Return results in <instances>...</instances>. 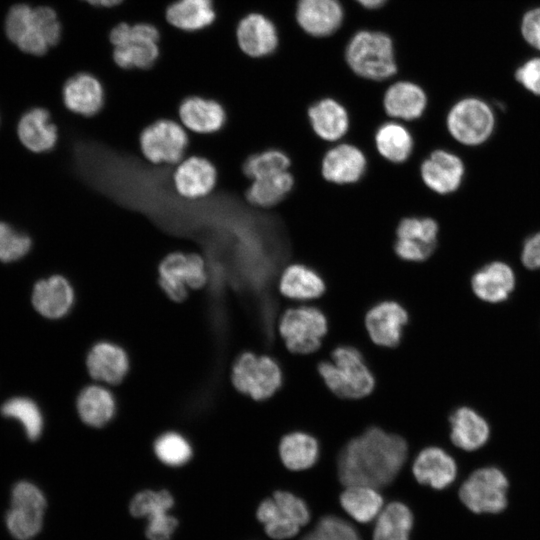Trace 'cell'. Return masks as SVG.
<instances>
[{
    "label": "cell",
    "instance_id": "6da1fadb",
    "mask_svg": "<svg viewBox=\"0 0 540 540\" xmlns=\"http://www.w3.org/2000/svg\"><path fill=\"white\" fill-rule=\"evenodd\" d=\"M411 462L407 442L399 435L370 427L352 438L337 460L338 477L343 485L388 488Z\"/></svg>",
    "mask_w": 540,
    "mask_h": 540
},
{
    "label": "cell",
    "instance_id": "7a4b0ae2",
    "mask_svg": "<svg viewBox=\"0 0 540 540\" xmlns=\"http://www.w3.org/2000/svg\"><path fill=\"white\" fill-rule=\"evenodd\" d=\"M5 29L8 38L22 51L43 55L60 40L61 24L52 8L18 4L9 10Z\"/></svg>",
    "mask_w": 540,
    "mask_h": 540
},
{
    "label": "cell",
    "instance_id": "3957f363",
    "mask_svg": "<svg viewBox=\"0 0 540 540\" xmlns=\"http://www.w3.org/2000/svg\"><path fill=\"white\" fill-rule=\"evenodd\" d=\"M318 371L328 389L344 399L367 396L375 378L361 352L347 345L334 348L329 359L318 363Z\"/></svg>",
    "mask_w": 540,
    "mask_h": 540
},
{
    "label": "cell",
    "instance_id": "277c9868",
    "mask_svg": "<svg viewBox=\"0 0 540 540\" xmlns=\"http://www.w3.org/2000/svg\"><path fill=\"white\" fill-rule=\"evenodd\" d=\"M451 140L465 147H476L493 135L496 117L492 107L482 98L466 96L455 101L444 118Z\"/></svg>",
    "mask_w": 540,
    "mask_h": 540
},
{
    "label": "cell",
    "instance_id": "5b68a950",
    "mask_svg": "<svg viewBox=\"0 0 540 540\" xmlns=\"http://www.w3.org/2000/svg\"><path fill=\"white\" fill-rule=\"evenodd\" d=\"M277 329L288 351L310 354L321 347L328 332V321L312 303H292L281 313Z\"/></svg>",
    "mask_w": 540,
    "mask_h": 540
},
{
    "label": "cell",
    "instance_id": "8992f818",
    "mask_svg": "<svg viewBox=\"0 0 540 540\" xmlns=\"http://www.w3.org/2000/svg\"><path fill=\"white\" fill-rule=\"evenodd\" d=\"M230 381L241 394L256 401H263L280 389L283 373L272 356L244 351L231 365Z\"/></svg>",
    "mask_w": 540,
    "mask_h": 540
},
{
    "label": "cell",
    "instance_id": "52a82bcc",
    "mask_svg": "<svg viewBox=\"0 0 540 540\" xmlns=\"http://www.w3.org/2000/svg\"><path fill=\"white\" fill-rule=\"evenodd\" d=\"M346 59L353 72L367 80L384 81L397 71L392 41L381 32L355 34L347 46Z\"/></svg>",
    "mask_w": 540,
    "mask_h": 540
},
{
    "label": "cell",
    "instance_id": "ba28073f",
    "mask_svg": "<svg viewBox=\"0 0 540 540\" xmlns=\"http://www.w3.org/2000/svg\"><path fill=\"white\" fill-rule=\"evenodd\" d=\"M113 59L123 69H148L159 56L160 34L150 23H119L110 32Z\"/></svg>",
    "mask_w": 540,
    "mask_h": 540
},
{
    "label": "cell",
    "instance_id": "9c48e42d",
    "mask_svg": "<svg viewBox=\"0 0 540 540\" xmlns=\"http://www.w3.org/2000/svg\"><path fill=\"white\" fill-rule=\"evenodd\" d=\"M257 518L268 536L283 540L294 537L309 522L310 512L302 498L289 490L278 489L259 504Z\"/></svg>",
    "mask_w": 540,
    "mask_h": 540
},
{
    "label": "cell",
    "instance_id": "30bf717a",
    "mask_svg": "<svg viewBox=\"0 0 540 540\" xmlns=\"http://www.w3.org/2000/svg\"><path fill=\"white\" fill-rule=\"evenodd\" d=\"M204 259L195 253L173 252L163 258L158 267V283L172 301L181 302L188 289H200L207 282Z\"/></svg>",
    "mask_w": 540,
    "mask_h": 540
},
{
    "label": "cell",
    "instance_id": "8fae6325",
    "mask_svg": "<svg viewBox=\"0 0 540 540\" xmlns=\"http://www.w3.org/2000/svg\"><path fill=\"white\" fill-rule=\"evenodd\" d=\"M508 479L496 467L474 471L461 485L459 498L474 513H499L507 506Z\"/></svg>",
    "mask_w": 540,
    "mask_h": 540
},
{
    "label": "cell",
    "instance_id": "7c38bea8",
    "mask_svg": "<svg viewBox=\"0 0 540 540\" xmlns=\"http://www.w3.org/2000/svg\"><path fill=\"white\" fill-rule=\"evenodd\" d=\"M140 149L153 164L179 163L187 150L189 138L183 125L171 119H159L140 134Z\"/></svg>",
    "mask_w": 540,
    "mask_h": 540
},
{
    "label": "cell",
    "instance_id": "4fadbf2b",
    "mask_svg": "<svg viewBox=\"0 0 540 540\" xmlns=\"http://www.w3.org/2000/svg\"><path fill=\"white\" fill-rule=\"evenodd\" d=\"M419 174L429 191L445 197L460 190L465 179L466 166L462 157L453 149L439 147L422 159Z\"/></svg>",
    "mask_w": 540,
    "mask_h": 540
},
{
    "label": "cell",
    "instance_id": "5bb4252c",
    "mask_svg": "<svg viewBox=\"0 0 540 540\" xmlns=\"http://www.w3.org/2000/svg\"><path fill=\"white\" fill-rule=\"evenodd\" d=\"M173 496L167 490H143L131 503L134 517L147 518L146 536L149 540H170L178 521L168 512L173 507Z\"/></svg>",
    "mask_w": 540,
    "mask_h": 540
},
{
    "label": "cell",
    "instance_id": "9a60e30c",
    "mask_svg": "<svg viewBox=\"0 0 540 540\" xmlns=\"http://www.w3.org/2000/svg\"><path fill=\"white\" fill-rule=\"evenodd\" d=\"M364 151L354 143L342 140L329 145L321 160L322 177L329 183L347 186L358 183L367 171Z\"/></svg>",
    "mask_w": 540,
    "mask_h": 540
},
{
    "label": "cell",
    "instance_id": "2e32d148",
    "mask_svg": "<svg viewBox=\"0 0 540 540\" xmlns=\"http://www.w3.org/2000/svg\"><path fill=\"white\" fill-rule=\"evenodd\" d=\"M411 471L419 485L443 490L455 481L458 467L448 450L430 445L421 449L412 459Z\"/></svg>",
    "mask_w": 540,
    "mask_h": 540
},
{
    "label": "cell",
    "instance_id": "e0dca14e",
    "mask_svg": "<svg viewBox=\"0 0 540 540\" xmlns=\"http://www.w3.org/2000/svg\"><path fill=\"white\" fill-rule=\"evenodd\" d=\"M409 321L407 310L397 301L383 300L373 305L365 315L370 339L378 346L396 347Z\"/></svg>",
    "mask_w": 540,
    "mask_h": 540
},
{
    "label": "cell",
    "instance_id": "ac0fdd59",
    "mask_svg": "<svg viewBox=\"0 0 540 540\" xmlns=\"http://www.w3.org/2000/svg\"><path fill=\"white\" fill-rule=\"evenodd\" d=\"M176 192L188 200L209 195L217 183V170L208 159L192 155L176 164L172 174Z\"/></svg>",
    "mask_w": 540,
    "mask_h": 540
},
{
    "label": "cell",
    "instance_id": "d6986e66",
    "mask_svg": "<svg viewBox=\"0 0 540 540\" xmlns=\"http://www.w3.org/2000/svg\"><path fill=\"white\" fill-rule=\"evenodd\" d=\"M429 105L426 91L407 80L389 85L382 95V106L389 119L410 123L423 117Z\"/></svg>",
    "mask_w": 540,
    "mask_h": 540
},
{
    "label": "cell",
    "instance_id": "ffe728a7",
    "mask_svg": "<svg viewBox=\"0 0 540 540\" xmlns=\"http://www.w3.org/2000/svg\"><path fill=\"white\" fill-rule=\"evenodd\" d=\"M307 117L314 134L331 145L344 140L350 128V114L338 99L324 96L307 109Z\"/></svg>",
    "mask_w": 540,
    "mask_h": 540
},
{
    "label": "cell",
    "instance_id": "44dd1931",
    "mask_svg": "<svg viewBox=\"0 0 540 540\" xmlns=\"http://www.w3.org/2000/svg\"><path fill=\"white\" fill-rule=\"evenodd\" d=\"M277 288L282 297L301 304L319 299L325 293L326 285L314 268L301 262H290L281 270Z\"/></svg>",
    "mask_w": 540,
    "mask_h": 540
},
{
    "label": "cell",
    "instance_id": "7402d4cb",
    "mask_svg": "<svg viewBox=\"0 0 540 540\" xmlns=\"http://www.w3.org/2000/svg\"><path fill=\"white\" fill-rule=\"evenodd\" d=\"M86 368L95 381L118 385L127 376L130 362L121 346L110 341H100L88 351Z\"/></svg>",
    "mask_w": 540,
    "mask_h": 540
},
{
    "label": "cell",
    "instance_id": "603a6c76",
    "mask_svg": "<svg viewBox=\"0 0 540 540\" xmlns=\"http://www.w3.org/2000/svg\"><path fill=\"white\" fill-rule=\"evenodd\" d=\"M474 295L487 303L506 301L516 286V275L506 262L491 261L473 273L470 279Z\"/></svg>",
    "mask_w": 540,
    "mask_h": 540
},
{
    "label": "cell",
    "instance_id": "cb8c5ba5",
    "mask_svg": "<svg viewBox=\"0 0 540 540\" xmlns=\"http://www.w3.org/2000/svg\"><path fill=\"white\" fill-rule=\"evenodd\" d=\"M449 439L454 448L475 451L488 441L490 428L476 410L468 406L455 407L448 416Z\"/></svg>",
    "mask_w": 540,
    "mask_h": 540
},
{
    "label": "cell",
    "instance_id": "d4e9b609",
    "mask_svg": "<svg viewBox=\"0 0 540 540\" xmlns=\"http://www.w3.org/2000/svg\"><path fill=\"white\" fill-rule=\"evenodd\" d=\"M74 301L73 287L61 275H53L38 281L32 293L34 308L49 319H59L67 315Z\"/></svg>",
    "mask_w": 540,
    "mask_h": 540
},
{
    "label": "cell",
    "instance_id": "484cf974",
    "mask_svg": "<svg viewBox=\"0 0 540 540\" xmlns=\"http://www.w3.org/2000/svg\"><path fill=\"white\" fill-rule=\"evenodd\" d=\"M178 115L183 127L198 134L218 132L227 120L226 111L219 102L201 96L185 98Z\"/></svg>",
    "mask_w": 540,
    "mask_h": 540
},
{
    "label": "cell",
    "instance_id": "4316f807",
    "mask_svg": "<svg viewBox=\"0 0 540 540\" xmlns=\"http://www.w3.org/2000/svg\"><path fill=\"white\" fill-rule=\"evenodd\" d=\"M101 82L90 73H78L63 86L62 97L68 110L82 116L97 114L104 104Z\"/></svg>",
    "mask_w": 540,
    "mask_h": 540
},
{
    "label": "cell",
    "instance_id": "83f0119b",
    "mask_svg": "<svg viewBox=\"0 0 540 540\" xmlns=\"http://www.w3.org/2000/svg\"><path fill=\"white\" fill-rule=\"evenodd\" d=\"M236 36L240 49L251 57L267 56L278 44L275 25L259 13L243 17L238 23Z\"/></svg>",
    "mask_w": 540,
    "mask_h": 540
},
{
    "label": "cell",
    "instance_id": "f1b7e54d",
    "mask_svg": "<svg viewBox=\"0 0 540 540\" xmlns=\"http://www.w3.org/2000/svg\"><path fill=\"white\" fill-rule=\"evenodd\" d=\"M294 187V176L290 170L263 174L248 181L244 191L246 202L262 210L278 206Z\"/></svg>",
    "mask_w": 540,
    "mask_h": 540
},
{
    "label": "cell",
    "instance_id": "f546056e",
    "mask_svg": "<svg viewBox=\"0 0 540 540\" xmlns=\"http://www.w3.org/2000/svg\"><path fill=\"white\" fill-rule=\"evenodd\" d=\"M343 10L338 0H299L296 19L313 36H327L341 25Z\"/></svg>",
    "mask_w": 540,
    "mask_h": 540
},
{
    "label": "cell",
    "instance_id": "4dcf8cb0",
    "mask_svg": "<svg viewBox=\"0 0 540 540\" xmlns=\"http://www.w3.org/2000/svg\"><path fill=\"white\" fill-rule=\"evenodd\" d=\"M374 146L384 160L402 164L412 156L415 142L406 123L388 118L377 127L374 133Z\"/></svg>",
    "mask_w": 540,
    "mask_h": 540
},
{
    "label": "cell",
    "instance_id": "1f68e13d",
    "mask_svg": "<svg viewBox=\"0 0 540 540\" xmlns=\"http://www.w3.org/2000/svg\"><path fill=\"white\" fill-rule=\"evenodd\" d=\"M76 408L84 424L99 429L112 421L116 414L117 403L108 388L101 384H91L79 393Z\"/></svg>",
    "mask_w": 540,
    "mask_h": 540
},
{
    "label": "cell",
    "instance_id": "d6a6232c",
    "mask_svg": "<svg viewBox=\"0 0 540 540\" xmlns=\"http://www.w3.org/2000/svg\"><path fill=\"white\" fill-rule=\"evenodd\" d=\"M278 453L286 469L300 472L312 468L317 463L320 445L313 435L305 431H292L281 438Z\"/></svg>",
    "mask_w": 540,
    "mask_h": 540
},
{
    "label": "cell",
    "instance_id": "836d02e7",
    "mask_svg": "<svg viewBox=\"0 0 540 540\" xmlns=\"http://www.w3.org/2000/svg\"><path fill=\"white\" fill-rule=\"evenodd\" d=\"M17 131L22 144L37 153L51 150L58 138L57 127L51 122L49 112L43 108L26 112L18 123Z\"/></svg>",
    "mask_w": 540,
    "mask_h": 540
},
{
    "label": "cell",
    "instance_id": "e575fe53",
    "mask_svg": "<svg viewBox=\"0 0 540 540\" xmlns=\"http://www.w3.org/2000/svg\"><path fill=\"white\" fill-rule=\"evenodd\" d=\"M165 15L170 25L187 32L202 30L216 18L212 0H176Z\"/></svg>",
    "mask_w": 540,
    "mask_h": 540
},
{
    "label": "cell",
    "instance_id": "d590c367",
    "mask_svg": "<svg viewBox=\"0 0 540 540\" xmlns=\"http://www.w3.org/2000/svg\"><path fill=\"white\" fill-rule=\"evenodd\" d=\"M339 501L342 508L361 523H368L379 515L384 503L380 490L366 485L345 486Z\"/></svg>",
    "mask_w": 540,
    "mask_h": 540
},
{
    "label": "cell",
    "instance_id": "8d00e7d4",
    "mask_svg": "<svg viewBox=\"0 0 540 540\" xmlns=\"http://www.w3.org/2000/svg\"><path fill=\"white\" fill-rule=\"evenodd\" d=\"M412 525L410 509L404 503L390 502L378 515L373 540H409Z\"/></svg>",
    "mask_w": 540,
    "mask_h": 540
},
{
    "label": "cell",
    "instance_id": "74e56055",
    "mask_svg": "<svg viewBox=\"0 0 540 540\" xmlns=\"http://www.w3.org/2000/svg\"><path fill=\"white\" fill-rule=\"evenodd\" d=\"M5 417L21 422L27 437L36 440L43 430V417L37 404L29 398L15 397L6 401L1 407Z\"/></svg>",
    "mask_w": 540,
    "mask_h": 540
},
{
    "label": "cell",
    "instance_id": "f35d334b",
    "mask_svg": "<svg viewBox=\"0 0 540 540\" xmlns=\"http://www.w3.org/2000/svg\"><path fill=\"white\" fill-rule=\"evenodd\" d=\"M156 457L165 465L179 467L190 461L193 449L182 434L168 431L156 438L153 444Z\"/></svg>",
    "mask_w": 540,
    "mask_h": 540
},
{
    "label": "cell",
    "instance_id": "ab89813d",
    "mask_svg": "<svg viewBox=\"0 0 540 540\" xmlns=\"http://www.w3.org/2000/svg\"><path fill=\"white\" fill-rule=\"evenodd\" d=\"M291 159L278 148H266L249 155L242 164V172L249 181L257 176L290 170Z\"/></svg>",
    "mask_w": 540,
    "mask_h": 540
},
{
    "label": "cell",
    "instance_id": "60d3db41",
    "mask_svg": "<svg viewBox=\"0 0 540 540\" xmlns=\"http://www.w3.org/2000/svg\"><path fill=\"white\" fill-rule=\"evenodd\" d=\"M396 238L415 240L437 247L440 235L439 222L432 216H405L397 224Z\"/></svg>",
    "mask_w": 540,
    "mask_h": 540
},
{
    "label": "cell",
    "instance_id": "b9f144b4",
    "mask_svg": "<svg viewBox=\"0 0 540 540\" xmlns=\"http://www.w3.org/2000/svg\"><path fill=\"white\" fill-rule=\"evenodd\" d=\"M44 514L11 508L5 522L10 534L17 540H31L42 529Z\"/></svg>",
    "mask_w": 540,
    "mask_h": 540
},
{
    "label": "cell",
    "instance_id": "7bdbcfd3",
    "mask_svg": "<svg viewBox=\"0 0 540 540\" xmlns=\"http://www.w3.org/2000/svg\"><path fill=\"white\" fill-rule=\"evenodd\" d=\"M302 540H361L354 527L336 516H325Z\"/></svg>",
    "mask_w": 540,
    "mask_h": 540
},
{
    "label": "cell",
    "instance_id": "ee69618b",
    "mask_svg": "<svg viewBox=\"0 0 540 540\" xmlns=\"http://www.w3.org/2000/svg\"><path fill=\"white\" fill-rule=\"evenodd\" d=\"M31 239L4 222H0V261L11 262L27 254Z\"/></svg>",
    "mask_w": 540,
    "mask_h": 540
},
{
    "label": "cell",
    "instance_id": "f6af8a7d",
    "mask_svg": "<svg viewBox=\"0 0 540 540\" xmlns=\"http://www.w3.org/2000/svg\"><path fill=\"white\" fill-rule=\"evenodd\" d=\"M11 508L44 514L46 499L36 485L28 481H20L12 489Z\"/></svg>",
    "mask_w": 540,
    "mask_h": 540
},
{
    "label": "cell",
    "instance_id": "bcb514c9",
    "mask_svg": "<svg viewBox=\"0 0 540 540\" xmlns=\"http://www.w3.org/2000/svg\"><path fill=\"white\" fill-rule=\"evenodd\" d=\"M436 248L411 239L395 238L394 241L396 256L400 260L410 263H421L428 260Z\"/></svg>",
    "mask_w": 540,
    "mask_h": 540
},
{
    "label": "cell",
    "instance_id": "7dc6e473",
    "mask_svg": "<svg viewBox=\"0 0 540 540\" xmlns=\"http://www.w3.org/2000/svg\"><path fill=\"white\" fill-rule=\"evenodd\" d=\"M514 77L526 91L540 97V57L524 61L515 69Z\"/></svg>",
    "mask_w": 540,
    "mask_h": 540
},
{
    "label": "cell",
    "instance_id": "c3c4849f",
    "mask_svg": "<svg viewBox=\"0 0 540 540\" xmlns=\"http://www.w3.org/2000/svg\"><path fill=\"white\" fill-rule=\"evenodd\" d=\"M520 33L529 47L540 51V6L531 8L523 14Z\"/></svg>",
    "mask_w": 540,
    "mask_h": 540
},
{
    "label": "cell",
    "instance_id": "681fc988",
    "mask_svg": "<svg viewBox=\"0 0 540 540\" xmlns=\"http://www.w3.org/2000/svg\"><path fill=\"white\" fill-rule=\"evenodd\" d=\"M520 259L527 269H540V231L532 234L524 241Z\"/></svg>",
    "mask_w": 540,
    "mask_h": 540
},
{
    "label": "cell",
    "instance_id": "f907efd6",
    "mask_svg": "<svg viewBox=\"0 0 540 540\" xmlns=\"http://www.w3.org/2000/svg\"><path fill=\"white\" fill-rule=\"evenodd\" d=\"M87 2L90 5L97 7H114L120 4L123 0H82Z\"/></svg>",
    "mask_w": 540,
    "mask_h": 540
},
{
    "label": "cell",
    "instance_id": "816d5d0a",
    "mask_svg": "<svg viewBox=\"0 0 540 540\" xmlns=\"http://www.w3.org/2000/svg\"><path fill=\"white\" fill-rule=\"evenodd\" d=\"M359 2L362 6L366 8H378L380 7L386 0H356Z\"/></svg>",
    "mask_w": 540,
    "mask_h": 540
}]
</instances>
